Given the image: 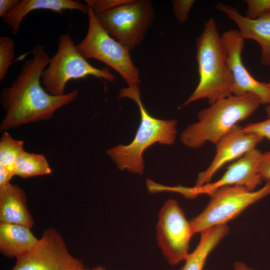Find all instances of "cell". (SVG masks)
Masks as SVG:
<instances>
[{
    "label": "cell",
    "instance_id": "cell-21",
    "mask_svg": "<svg viewBox=\"0 0 270 270\" xmlns=\"http://www.w3.org/2000/svg\"><path fill=\"white\" fill-rule=\"evenodd\" d=\"M15 44L12 38L8 36L0 37V81H3L9 68L14 62Z\"/></svg>",
    "mask_w": 270,
    "mask_h": 270
},
{
    "label": "cell",
    "instance_id": "cell-15",
    "mask_svg": "<svg viewBox=\"0 0 270 270\" xmlns=\"http://www.w3.org/2000/svg\"><path fill=\"white\" fill-rule=\"evenodd\" d=\"M38 10H52L62 14L66 10H78L88 13V6L80 1L73 0H20L17 5L2 19L14 36L30 12Z\"/></svg>",
    "mask_w": 270,
    "mask_h": 270
},
{
    "label": "cell",
    "instance_id": "cell-6",
    "mask_svg": "<svg viewBox=\"0 0 270 270\" xmlns=\"http://www.w3.org/2000/svg\"><path fill=\"white\" fill-rule=\"evenodd\" d=\"M88 30L76 48L86 59L92 58L106 64L116 70L128 86L140 84L139 70L133 63L130 50L115 40L102 26L93 10L88 7Z\"/></svg>",
    "mask_w": 270,
    "mask_h": 270
},
{
    "label": "cell",
    "instance_id": "cell-4",
    "mask_svg": "<svg viewBox=\"0 0 270 270\" xmlns=\"http://www.w3.org/2000/svg\"><path fill=\"white\" fill-rule=\"evenodd\" d=\"M119 98H128L138 104L140 123L134 140L124 146L118 144L106 150V154L122 170L142 174L144 170L142 155L144 151L155 143L170 145L174 142L177 130L175 120H162L150 116L140 98L138 85L122 89Z\"/></svg>",
    "mask_w": 270,
    "mask_h": 270
},
{
    "label": "cell",
    "instance_id": "cell-24",
    "mask_svg": "<svg viewBox=\"0 0 270 270\" xmlns=\"http://www.w3.org/2000/svg\"><path fill=\"white\" fill-rule=\"evenodd\" d=\"M242 130L244 132L258 134L270 140V117L262 122L247 124Z\"/></svg>",
    "mask_w": 270,
    "mask_h": 270
},
{
    "label": "cell",
    "instance_id": "cell-5",
    "mask_svg": "<svg viewBox=\"0 0 270 270\" xmlns=\"http://www.w3.org/2000/svg\"><path fill=\"white\" fill-rule=\"evenodd\" d=\"M92 76L113 82L115 79L107 68H98L91 65L78 52L71 36L62 34L58 38L56 53L41 76V83L44 90L54 96L66 94L67 83Z\"/></svg>",
    "mask_w": 270,
    "mask_h": 270
},
{
    "label": "cell",
    "instance_id": "cell-28",
    "mask_svg": "<svg viewBox=\"0 0 270 270\" xmlns=\"http://www.w3.org/2000/svg\"><path fill=\"white\" fill-rule=\"evenodd\" d=\"M14 176V174L13 170L0 166V188L10 184Z\"/></svg>",
    "mask_w": 270,
    "mask_h": 270
},
{
    "label": "cell",
    "instance_id": "cell-1",
    "mask_svg": "<svg viewBox=\"0 0 270 270\" xmlns=\"http://www.w3.org/2000/svg\"><path fill=\"white\" fill-rule=\"evenodd\" d=\"M10 86L0 94V104L6 112L0 125L1 131L29 123L51 118L59 108L72 102L78 94L77 90L62 96L48 93L41 85V76L50 58L44 47L36 45Z\"/></svg>",
    "mask_w": 270,
    "mask_h": 270
},
{
    "label": "cell",
    "instance_id": "cell-27",
    "mask_svg": "<svg viewBox=\"0 0 270 270\" xmlns=\"http://www.w3.org/2000/svg\"><path fill=\"white\" fill-rule=\"evenodd\" d=\"M20 0H0V18L3 19Z\"/></svg>",
    "mask_w": 270,
    "mask_h": 270
},
{
    "label": "cell",
    "instance_id": "cell-25",
    "mask_svg": "<svg viewBox=\"0 0 270 270\" xmlns=\"http://www.w3.org/2000/svg\"><path fill=\"white\" fill-rule=\"evenodd\" d=\"M194 2V0H188L172 2L174 14L180 22H184L188 20L189 12Z\"/></svg>",
    "mask_w": 270,
    "mask_h": 270
},
{
    "label": "cell",
    "instance_id": "cell-2",
    "mask_svg": "<svg viewBox=\"0 0 270 270\" xmlns=\"http://www.w3.org/2000/svg\"><path fill=\"white\" fill-rule=\"evenodd\" d=\"M199 82L182 106L202 99L210 104L232 94L233 78L226 62V52L215 20L210 18L196 40Z\"/></svg>",
    "mask_w": 270,
    "mask_h": 270
},
{
    "label": "cell",
    "instance_id": "cell-18",
    "mask_svg": "<svg viewBox=\"0 0 270 270\" xmlns=\"http://www.w3.org/2000/svg\"><path fill=\"white\" fill-rule=\"evenodd\" d=\"M228 232L229 228L224 224L202 232L198 246L192 252L188 254L180 270H202L210 253Z\"/></svg>",
    "mask_w": 270,
    "mask_h": 270
},
{
    "label": "cell",
    "instance_id": "cell-26",
    "mask_svg": "<svg viewBox=\"0 0 270 270\" xmlns=\"http://www.w3.org/2000/svg\"><path fill=\"white\" fill-rule=\"evenodd\" d=\"M258 172L262 180L270 182V150L262 154L258 164Z\"/></svg>",
    "mask_w": 270,
    "mask_h": 270
},
{
    "label": "cell",
    "instance_id": "cell-23",
    "mask_svg": "<svg viewBox=\"0 0 270 270\" xmlns=\"http://www.w3.org/2000/svg\"><path fill=\"white\" fill-rule=\"evenodd\" d=\"M130 0H86V4L95 14L101 13L128 2Z\"/></svg>",
    "mask_w": 270,
    "mask_h": 270
},
{
    "label": "cell",
    "instance_id": "cell-31",
    "mask_svg": "<svg viewBox=\"0 0 270 270\" xmlns=\"http://www.w3.org/2000/svg\"><path fill=\"white\" fill-rule=\"evenodd\" d=\"M270 84V80L268 82ZM266 112L268 118L270 117V105L268 106L266 108Z\"/></svg>",
    "mask_w": 270,
    "mask_h": 270
},
{
    "label": "cell",
    "instance_id": "cell-13",
    "mask_svg": "<svg viewBox=\"0 0 270 270\" xmlns=\"http://www.w3.org/2000/svg\"><path fill=\"white\" fill-rule=\"evenodd\" d=\"M242 128L236 124L215 145L214 158L207 168L198 174L194 186L210 182L214 174L224 165L256 148L264 138L258 134L244 132Z\"/></svg>",
    "mask_w": 270,
    "mask_h": 270
},
{
    "label": "cell",
    "instance_id": "cell-29",
    "mask_svg": "<svg viewBox=\"0 0 270 270\" xmlns=\"http://www.w3.org/2000/svg\"><path fill=\"white\" fill-rule=\"evenodd\" d=\"M234 270H253L244 263L237 261L234 264Z\"/></svg>",
    "mask_w": 270,
    "mask_h": 270
},
{
    "label": "cell",
    "instance_id": "cell-3",
    "mask_svg": "<svg viewBox=\"0 0 270 270\" xmlns=\"http://www.w3.org/2000/svg\"><path fill=\"white\" fill-rule=\"evenodd\" d=\"M260 104L258 98L250 93L222 98L198 112V121L181 134L182 142L192 148H200L207 142L216 145L238 122L249 118Z\"/></svg>",
    "mask_w": 270,
    "mask_h": 270
},
{
    "label": "cell",
    "instance_id": "cell-8",
    "mask_svg": "<svg viewBox=\"0 0 270 270\" xmlns=\"http://www.w3.org/2000/svg\"><path fill=\"white\" fill-rule=\"evenodd\" d=\"M94 14L106 31L130 50L142 42L154 18L152 2L148 0H130Z\"/></svg>",
    "mask_w": 270,
    "mask_h": 270
},
{
    "label": "cell",
    "instance_id": "cell-30",
    "mask_svg": "<svg viewBox=\"0 0 270 270\" xmlns=\"http://www.w3.org/2000/svg\"><path fill=\"white\" fill-rule=\"evenodd\" d=\"M68 270H86L84 268H71ZM92 270H107L105 268H104L98 266H97L96 268H93Z\"/></svg>",
    "mask_w": 270,
    "mask_h": 270
},
{
    "label": "cell",
    "instance_id": "cell-14",
    "mask_svg": "<svg viewBox=\"0 0 270 270\" xmlns=\"http://www.w3.org/2000/svg\"><path fill=\"white\" fill-rule=\"evenodd\" d=\"M216 8L224 12L238 26L242 38L256 41L262 50L261 63L270 66V11L258 18L252 20L241 14L235 8L222 2Z\"/></svg>",
    "mask_w": 270,
    "mask_h": 270
},
{
    "label": "cell",
    "instance_id": "cell-17",
    "mask_svg": "<svg viewBox=\"0 0 270 270\" xmlns=\"http://www.w3.org/2000/svg\"><path fill=\"white\" fill-rule=\"evenodd\" d=\"M38 240L27 226L0 224V251L6 256L17 258L31 250Z\"/></svg>",
    "mask_w": 270,
    "mask_h": 270
},
{
    "label": "cell",
    "instance_id": "cell-22",
    "mask_svg": "<svg viewBox=\"0 0 270 270\" xmlns=\"http://www.w3.org/2000/svg\"><path fill=\"white\" fill-rule=\"evenodd\" d=\"M246 16L254 20L270 11V0H246Z\"/></svg>",
    "mask_w": 270,
    "mask_h": 270
},
{
    "label": "cell",
    "instance_id": "cell-12",
    "mask_svg": "<svg viewBox=\"0 0 270 270\" xmlns=\"http://www.w3.org/2000/svg\"><path fill=\"white\" fill-rule=\"evenodd\" d=\"M262 154L258 150L254 148L231 164L216 181L199 187L188 188V198L202 194L210 196L218 189L226 186H239L250 191L255 190L262 180L258 172Z\"/></svg>",
    "mask_w": 270,
    "mask_h": 270
},
{
    "label": "cell",
    "instance_id": "cell-9",
    "mask_svg": "<svg viewBox=\"0 0 270 270\" xmlns=\"http://www.w3.org/2000/svg\"><path fill=\"white\" fill-rule=\"evenodd\" d=\"M156 232L158 244L170 264L185 260L194 234L190 221L176 200H168L160 209Z\"/></svg>",
    "mask_w": 270,
    "mask_h": 270
},
{
    "label": "cell",
    "instance_id": "cell-11",
    "mask_svg": "<svg viewBox=\"0 0 270 270\" xmlns=\"http://www.w3.org/2000/svg\"><path fill=\"white\" fill-rule=\"evenodd\" d=\"M221 37L226 52L227 64L233 78L232 94L242 96L250 93L258 98L261 104L270 105V84L268 82L255 79L242 62L244 40L238 31H226Z\"/></svg>",
    "mask_w": 270,
    "mask_h": 270
},
{
    "label": "cell",
    "instance_id": "cell-10",
    "mask_svg": "<svg viewBox=\"0 0 270 270\" xmlns=\"http://www.w3.org/2000/svg\"><path fill=\"white\" fill-rule=\"evenodd\" d=\"M16 260L10 270H68L84 268L82 262L70 253L62 235L52 228L44 230L36 244Z\"/></svg>",
    "mask_w": 270,
    "mask_h": 270
},
{
    "label": "cell",
    "instance_id": "cell-7",
    "mask_svg": "<svg viewBox=\"0 0 270 270\" xmlns=\"http://www.w3.org/2000/svg\"><path fill=\"white\" fill-rule=\"evenodd\" d=\"M270 195V182L250 191L239 186H226L216 190L207 206L190 221L193 234L212 227L226 224L250 206Z\"/></svg>",
    "mask_w": 270,
    "mask_h": 270
},
{
    "label": "cell",
    "instance_id": "cell-20",
    "mask_svg": "<svg viewBox=\"0 0 270 270\" xmlns=\"http://www.w3.org/2000/svg\"><path fill=\"white\" fill-rule=\"evenodd\" d=\"M24 146L23 140L14 138L7 131L4 132L0 139V166L14 172L16 161L19 154L24 150Z\"/></svg>",
    "mask_w": 270,
    "mask_h": 270
},
{
    "label": "cell",
    "instance_id": "cell-19",
    "mask_svg": "<svg viewBox=\"0 0 270 270\" xmlns=\"http://www.w3.org/2000/svg\"><path fill=\"white\" fill-rule=\"evenodd\" d=\"M52 170L42 154L23 150L18 156L14 166V176L22 178L50 174Z\"/></svg>",
    "mask_w": 270,
    "mask_h": 270
},
{
    "label": "cell",
    "instance_id": "cell-16",
    "mask_svg": "<svg viewBox=\"0 0 270 270\" xmlns=\"http://www.w3.org/2000/svg\"><path fill=\"white\" fill-rule=\"evenodd\" d=\"M0 224H18L32 228L34 220L22 188L10 183L0 188Z\"/></svg>",
    "mask_w": 270,
    "mask_h": 270
}]
</instances>
